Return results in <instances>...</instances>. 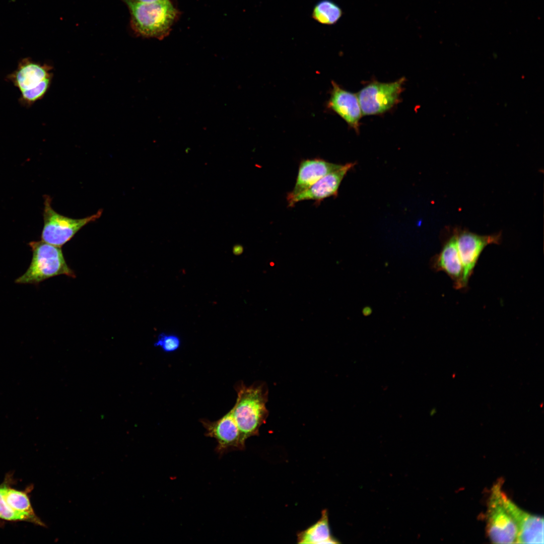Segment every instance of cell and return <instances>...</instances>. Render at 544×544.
I'll return each instance as SVG.
<instances>
[{
    "instance_id": "12",
    "label": "cell",
    "mask_w": 544,
    "mask_h": 544,
    "mask_svg": "<svg viewBox=\"0 0 544 544\" xmlns=\"http://www.w3.org/2000/svg\"><path fill=\"white\" fill-rule=\"evenodd\" d=\"M332 88L327 108L342 118L348 125L358 133L362 113L357 95L331 82Z\"/></svg>"
},
{
    "instance_id": "16",
    "label": "cell",
    "mask_w": 544,
    "mask_h": 544,
    "mask_svg": "<svg viewBox=\"0 0 544 544\" xmlns=\"http://www.w3.org/2000/svg\"><path fill=\"white\" fill-rule=\"evenodd\" d=\"M297 543L301 544L337 543L331 534L327 509L321 512L320 518L314 523L297 534Z\"/></svg>"
},
{
    "instance_id": "9",
    "label": "cell",
    "mask_w": 544,
    "mask_h": 544,
    "mask_svg": "<svg viewBox=\"0 0 544 544\" xmlns=\"http://www.w3.org/2000/svg\"><path fill=\"white\" fill-rule=\"evenodd\" d=\"M205 435L214 438L217 441L216 452L222 456L232 450H242L245 448V442L233 416L232 410L220 419L212 422L201 420Z\"/></svg>"
},
{
    "instance_id": "7",
    "label": "cell",
    "mask_w": 544,
    "mask_h": 544,
    "mask_svg": "<svg viewBox=\"0 0 544 544\" xmlns=\"http://www.w3.org/2000/svg\"><path fill=\"white\" fill-rule=\"evenodd\" d=\"M12 475H7L0 485V520L27 521L40 526L45 524L36 515L28 496L29 489L20 491L11 486Z\"/></svg>"
},
{
    "instance_id": "20",
    "label": "cell",
    "mask_w": 544,
    "mask_h": 544,
    "mask_svg": "<svg viewBox=\"0 0 544 544\" xmlns=\"http://www.w3.org/2000/svg\"><path fill=\"white\" fill-rule=\"evenodd\" d=\"M122 1H131V2L140 3H150L155 2L162 1V0H122Z\"/></svg>"
},
{
    "instance_id": "8",
    "label": "cell",
    "mask_w": 544,
    "mask_h": 544,
    "mask_svg": "<svg viewBox=\"0 0 544 544\" xmlns=\"http://www.w3.org/2000/svg\"><path fill=\"white\" fill-rule=\"evenodd\" d=\"M455 234L466 287L481 253L488 245L500 244L501 234L480 235L467 230H455Z\"/></svg>"
},
{
    "instance_id": "1",
    "label": "cell",
    "mask_w": 544,
    "mask_h": 544,
    "mask_svg": "<svg viewBox=\"0 0 544 544\" xmlns=\"http://www.w3.org/2000/svg\"><path fill=\"white\" fill-rule=\"evenodd\" d=\"M130 14V25L138 35L162 40L167 36L179 16L171 0L150 3L123 1Z\"/></svg>"
},
{
    "instance_id": "6",
    "label": "cell",
    "mask_w": 544,
    "mask_h": 544,
    "mask_svg": "<svg viewBox=\"0 0 544 544\" xmlns=\"http://www.w3.org/2000/svg\"><path fill=\"white\" fill-rule=\"evenodd\" d=\"M405 81L404 77L389 83L373 81L357 94L362 114L379 115L389 111L400 100Z\"/></svg>"
},
{
    "instance_id": "5",
    "label": "cell",
    "mask_w": 544,
    "mask_h": 544,
    "mask_svg": "<svg viewBox=\"0 0 544 544\" xmlns=\"http://www.w3.org/2000/svg\"><path fill=\"white\" fill-rule=\"evenodd\" d=\"M502 484L499 481L492 488L486 515L487 532L493 543H516L517 528L504 504Z\"/></svg>"
},
{
    "instance_id": "19",
    "label": "cell",
    "mask_w": 544,
    "mask_h": 544,
    "mask_svg": "<svg viewBox=\"0 0 544 544\" xmlns=\"http://www.w3.org/2000/svg\"><path fill=\"white\" fill-rule=\"evenodd\" d=\"M50 80L51 79H47L34 88L22 92V101L31 104L41 98L47 91Z\"/></svg>"
},
{
    "instance_id": "14",
    "label": "cell",
    "mask_w": 544,
    "mask_h": 544,
    "mask_svg": "<svg viewBox=\"0 0 544 544\" xmlns=\"http://www.w3.org/2000/svg\"><path fill=\"white\" fill-rule=\"evenodd\" d=\"M342 165L318 158L301 161L294 187L287 195H294L306 189L325 175L339 169Z\"/></svg>"
},
{
    "instance_id": "3",
    "label": "cell",
    "mask_w": 544,
    "mask_h": 544,
    "mask_svg": "<svg viewBox=\"0 0 544 544\" xmlns=\"http://www.w3.org/2000/svg\"><path fill=\"white\" fill-rule=\"evenodd\" d=\"M29 245L32 251L31 262L26 271L16 280V283L36 285L61 275L76 277L65 260L61 247L43 241H31Z\"/></svg>"
},
{
    "instance_id": "11",
    "label": "cell",
    "mask_w": 544,
    "mask_h": 544,
    "mask_svg": "<svg viewBox=\"0 0 544 544\" xmlns=\"http://www.w3.org/2000/svg\"><path fill=\"white\" fill-rule=\"evenodd\" d=\"M504 504L517 528L516 543H543V518L523 511L504 494Z\"/></svg>"
},
{
    "instance_id": "13",
    "label": "cell",
    "mask_w": 544,
    "mask_h": 544,
    "mask_svg": "<svg viewBox=\"0 0 544 544\" xmlns=\"http://www.w3.org/2000/svg\"><path fill=\"white\" fill-rule=\"evenodd\" d=\"M432 266L435 270L445 273L451 278L456 289L466 287L455 232L444 243L440 253L433 258Z\"/></svg>"
},
{
    "instance_id": "4",
    "label": "cell",
    "mask_w": 544,
    "mask_h": 544,
    "mask_svg": "<svg viewBox=\"0 0 544 544\" xmlns=\"http://www.w3.org/2000/svg\"><path fill=\"white\" fill-rule=\"evenodd\" d=\"M51 198L45 195L43 211L44 225L42 241L61 247L70 241L83 227L95 221L102 215L103 210L82 219H73L61 215L51 207Z\"/></svg>"
},
{
    "instance_id": "15",
    "label": "cell",
    "mask_w": 544,
    "mask_h": 544,
    "mask_svg": "<svg viewBox=\"0 0 544 544\" xmlns=\"http://www.w3.org/2000/svg\"><path fill=\"white\" fill-rule=\"evenodd\" d=\"M51 68L29 59H24L9 78L21 92L34 88L51 79Z\"/></svg>"
},
{
    "instance_id": "10",
    "label": "cell",
    "mask_w": 544,
    "mask_h": 544,
    "mask_svg": "<svg viewBox=\"0 0 544 544\" xmlns=\"http://www.w3.org/2000/svg\"><path fill=\"white\" fill-rule=\"evenodd\" d=\"M355 165L348 163L338 169L325 175L306 189L294 195H287L288 206L305 200H314L318 203L330 196H336L339 185L347 173Z\"/></svg>"
},
{
    "instance_id": "18",
    "label": "cell",
    "mask_w": 544,
    "mask_h": 544,
    "mask_svg": "<svg viewBox=\"0 0 544 544\" xmlns=\"http://www.w3.org/2000/svg\"><path fill=\"white\" fill-rule=\"evenodd\" d=\"M180 345L181 341L177 335L164 332L159 334L154 344V347H159L163 352L167 353L175 352L180 348Z\"/></svg>"
},
{
    "instance_id": "17",
    "label": "cell",
    "mask_w": 544,
    "mask_h": 544,
    "mask_svg": "<svg viewBox=\"0 0 544 544\" xmlns=\"http://www.w3.org/2000/svg\"><path fill=\"white\" fill-rule=\"evenodd\" d=\"M341 8L330 0H321L314 6L312 17L318 23L324 25L335 24L342 16Z\"/></svg>"
},
{
    "instance_id": "2",
    "label": "cell",
    "mask_w": 544,
    "mask_h": 544,
    "mask_svg": "<svg viewBox=\"0 0 544 544\" xmlns=\"http://www.w3.org/2000/svg\"><path fill=\"white\" fill-rule=\"evenodd\" d=\"M237 397L231 409L233 416L244 442L259 435L260 426L265 423L268 412L266 407L268 390L264 384L235 386Z\"/></svg>"
}]
</instances>
